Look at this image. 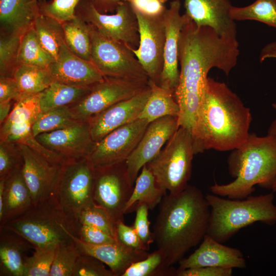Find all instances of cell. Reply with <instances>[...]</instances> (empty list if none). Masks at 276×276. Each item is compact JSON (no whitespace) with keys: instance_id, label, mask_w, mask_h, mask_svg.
I'll use <instances>...</instances> for the list:
<instances>
[{"instance_id":"6da1fadb","label":"cell","mask_w":276,"mask_h":276,"mask_svg":"<svg viewBox=\"0 0 276 276\" xmlns=\"http://www.w3.org/2000/svg\"><path fill=\"white\" fill-rule=\"evenodd\" d=\"M239 54L237 37L221 36L210 27L196 25L189 17L179 37V77L174 93L179 107V126L193 131L208 73L217 68L228 75L237 65Z\"/></svg>"},{"instance_id":"7a4b0ae2","label":"cell","mask_w":276,"mask_h":276,"mask_svg":"<svg viewBox=\"0 0 276 276\" xmlns=\"http://www.w3.org/2000/svg\"><path fill=\"white\" fill-rule=\"evenodd\" d=\"M251 121L250 109L240 97L225 83L208 77L192 132L195 154L239 147L250 133Z\"/></svg>"},{"instance_id":"3957f363","label":"cell","mask_w":276,"mask_h":276,"mask_svg":"<svg viewBox=\"0 0 276 276\" xmlns=\"http://www.w3.org/2000/svg\"><path fill=\"white\" fill-rule=\"evenodd\" d=\"M210 208L201 191L188 185L177 194H166L159 203L153 234L168 266L179 262L206 234Z\"/></svg>"},{"instance_id":"277c9868","label":"cell","mask_w":276,"mask_h":276,"mask_svg":"<svg viewBox=\"0 0 276 276\" xmlns=\"http://www.w3.org/2000/svg\"><path fill=\"white\" fill-rule=\"evenodd\" d=\"M227 165L235 179L211 186L209 189L213 194L242 199L254 192L256 185L271 189L276 181V135L259 136L250 133L241 145L232 150Z\"/></svg>"},{"instance_id":"5b68a950","label":"cell","mask_w":276,"mask_h":276,"mask_svg":"<svg viewBox=\"0 0 276 276\" xmlns=\"http://www.w3.org/2000/svg\"><path fill=\"white\" fill-rule=\"evenodd\" d=\"M80 224L60 208L54 195L33 205L19 216L0 227L20 235L34 249L73 241L78 237Z\"/></svg>"},{"instance_id":"8992f818","label":"cell","mask_w":276,"mask_h":276,"mask_svg":"<svg viewBox=\"0 0 276 276\" xmlns=\"http://www.w3.org/2000/svg\"><path fill=\"white\" fill-rule=\"evenodd\" d=\"M205 197L210 208L206 234L221 243L255 222L269 225L276 222L272 193L242 199H224L214 194Z\"/></svg>"},{"instance_id":"52a82bcc","label":"cell","mask_w":276,"mask_h":276,"mask_svg":"<svg viewBox=\"0 0 276 276\" xmlns=\"http://www.w3.org/2000/svg\"><path fill=\"white\" fill-rule=\"evenodd\" d=\"M194 155L192 132L179 126L165 147L146 166L160 188L177 194L189 185Z\"/></svg>"},{"instance_id":"ba28073f","label":"cell","mask_w":276,"mask_h":276,"mask_svg":"<svg viewBox=\"0 0 276 276\" xmlns=\"http://www.w3.org/2000/svg\"><path fill=\"white\" fill-rule=\"evenodd\" d=\"M95 169L87 157L67 159L64 164L54 196L66 214L76 218L94 200Z\"/></svg>"},{"instance_id":"9c48e42d","label":"cell","mask_w":276,"mask_h":276,"mask_svg":"<svg viewBox=\"0 0 276 276\" xmlns=\"http://www.w3.org/2000/svg\"><path fill=\"white\" fill-rule=\"evenodd\" d=\"M89 26L91 61L104 77L149 81L147 74L129 47L102 36Z\"/></svg>"},{"instance_id":"30bf717a","label":"cell","mask_w":276,"mask_h":276,"mask_svg":"<svg viewBox=\"0 0 276 276\" xmlns=\"http://www.w3.org/2000/svg\"><path fill=\"white\" fill-rule=\"evenodd\" d=\"M76 14L105 37L132 49L139 45L137 18L127 1L120 2L116 13L109 15L99 11L89 0H81L77 7Z\"/></svg>"},{"instance_id":"8fae6325","label":"cell","mask_w":276,"mask_h":276,"mask_svg":"<svg viewBox=\"0 0 276 276\" xmlns=\"http://www.w3.org/2000/svg\"><path fill=\"white\" fill-rule=\"evenodd\" d=\"M149 81L104 77L93 86L90 90L77 103L69 106L74 118L87 121L109 106L130 98L143 91Z\"/></svg>"},{"instance_id":"7c38bea8","label":"cell","mask_w":276,"mask_h":276,"mask_svg":"<svg viewBox=\"0 0 276 276\" xmlns=\"http://www.w3.org/2000/svg\"><path fill=\"white\" fill-rule=\"evenodd\" d=\"M126 162L95 169L94 200L116 223L123 220L125 206L133 190Z\"/></svg>"},{"instance_id":"4fadbf2b","label":"cell","mask_w":276,"mask_h":276,"mask_svg":"<svg viewBox=\"0 0 276 276\" xmlns=\"http://www.w3.org/2000/svg\"><path fill=\"white\" fill-rule=\"evenodd\" d=\"M150 123L139 118L109 133L95 143L87 158L94 169L126 161Z\"/></svg>"},{"instance_id":"5bb4252c","label":"cell","mask_w":276,"mask_h":276,"mask_svg":"<svg viewBox=\"0 0 276 276\" xmlns=\"http://www.w3.org/2000/svg\"><path fill=\"white\" fill-rule=\"evenodd\" d=\"M133 11L138 22L140 41L137 49L130 50L147 74L149 80L159 85L166 39L164 13L157 16H148Z\"/></svg>"},{"instance_id":"9a60e30c","label":"cell","mask_w":276,"mask_h":276,"mask_svg":"<svg viewBox=\"0 0 276 276\" xmlns=\"http://www.w3.org/2000/svg\"><path fill=\"white\" fill-rule=\"evenodd\" d=\"M16 144L23 160L21 172L33 204L54 196L64 164L49 160L25 144Z\"/></svg>"},{"instance_id":"2e32d148","label":"cell","mask_w":276,"mask_h":276,"mask_svg":"<svg viewBox=\"0 0 276 276\" xmlns=\"http://www.w3.org/2000/svg\"><path fill=\"white\" fill-rule=\"evenodd\" d=\"M179 128L178 117L166 116L150 122L136 146L126 161L133 184L143 167L154 158Z\"/></svg>"},{"instance_id":"e0dca14e","label":"cell","mask_w":276,"mask_h":276,"mask_svg":"<svg viewBox=\"0 0 276 276\" xmlns=\"http://www.w3.org/2000/svg\"><path fill=\"white\" fill-rule=\"evenodd\" d=\"M181 3L174 0L170 3L164 13L166 39L164 51V65L159 85L174 95L177 86L178 69V44L181 31L189 18L180 13Z\"/></svg>"},{"instance_id":"ac0fdd59","label":"cell","mask_w":276,"mask_h":276,"mask_svg":"<svg viewBox=\"0 0 276 276\" xmlns=\"http://www.w3.org/2000/svg\"><path fill=\"white\" fill-rule=\"evenodd\" d=\"M35 137L42 145L66 160L87 157L95 144L88 121H80L65 128L40 133Z\"/></svg>"},{"instance_id":"d6986e66","label":"cell","mask_w":276,"mask_h":276,"mask_svg":"<svg viewBox=\"0 0 276 276\" xmlns=\"http://www.w3.org/2000/svg\"><path fill=\"white\" fill-rule=\"evenodd\" d=\"M150 94L149 85L134 96L118 102L88 119L93 141L96 143L115 129L139 119Z\"/></svg>"},{"instance_id":"ffe728a7","label":"cell","mask_w":276,"mask_h":276,"mask_svg":"<svg viewBox=\"0 0 276 276\" xmlns=\"http://www.w3.org/2000/svg\"><path fill=\"white\" fill-rule=\"evenodd\" d=\"M48 68L54 81L74 86L92 87L104 79L91 61L73 54L64 42Z\"/></svg>"},{"instance_id":"44dd1931","label":"cell","mask_w":276,"mask_h":276,"mask_svg":"<svg viewBox=\"0 0 276 276\" xmlns=\"http://www.w3.org/2000/svg\"><path fill=\"white\" fill-rule=\"evenodd\" d=\"M205 266L244 268L246 263L240 249L225 246L206 234L199 247L179 262L178 269Z\"/></svg>"},{"instance_id":"7402d4cb","label":"cell","mask_w":276,"mask_h":276,"mask_svg":"<svg viewBox=\"0 0 276 276\" xmlns=\"http://www.w3.org/2000/svg\"><path fill=\"white\" fill-rule=\"evenodd\" d=\"M186 14L198 26H208L219 35L237 37L235 21L230 17L231 0H185Z\"/></svg>"},{"instance_id":"603a6c76","label":"cell","mask_w":276,"mask_h":276,"mask_svg":"<svg viewBox=\"0 0 276 276\" xmlns=\"http://www.w3.org/2000/svg\"><path fill=\"white\" fill-rule=\"evenodd\" d=\"M72 238L80 254L99 259L109 268L114 276H122L132 264L145 259L149 255L146 250L129 248L119 241L94 245L82 241L75 235Z\"/></svg>"},{"instance_id":"cb8c5ba5","label":"cell","mask_w":276,"mask_h":276,"mask_svg":"<svg viewBox=\"0 0 276 276\" xmlns=\"http://www.w3.org/2000/svg\"><path fill=\"white\" fill-rule=\"evenodd\" d=\"M21 168L0 178V225L21 215L33 204Z\"/></svg>"},{"instance_id":"d4e9b609","label":"cell","mask_w":276,"mask_h":276,"mask_svg":"<svg viewBox=\"0 0 276 276\" xmlns=\"http://www.w3.org/2000/svg\"><path fill=\"white\" fill-rule=\"evenodd\" d=\"M39 14L37 0H0L1 35L22 36Z\"/></svg>"},{"instance_id":"484cf974","label":"cell","mask_w":276,"mask_h":276,"mask_svg":"<svg viewBox=\"0 0 276 276\" xmlns=\"http://www.w3.org/2000/svg\"><path fill=\"white\" fill-rule=\"evenodd\" d=\"M32 244L16 233L0 227V275L23 276Z\"/></svg>"},{"instance_id":"4316f807","label":"cell","mask_w":276,"mask_h":276,"mask_svg":"<svg viewBox=\"0 0 276 276\" xmlns=\"http://www.w3.org/2000/svg\"><path fill=\"white\" fill-rule=\"evenodd\" d=\"M166 191L156 184L155 177L146 165L134 182L133 192L128 200L124 211V214L135 211L141 204H146L149 210H153L159 204Z\"/></svg>"},{"instance_id":"83f0119b","label":"cell","mask_w":276,"mask_h":276,"mask_svg":"<svg viewBox=\"0 0 276 276\" xmlns=\"http://www.w3.org/2000/svg\"><path fill=\"white\" fill-rule=\"evenodd\" d=\"M91 87H82L53 81L39 93L42 112L63 106H70L83 98Z\"/></svg>"},{"instance_id":"f1b7e54d","label":"cell","mask_w":276,"mask_h":276,"mask_svg":"<svg viewBox=\"0 0 276 276\" xmlns=\"http://www.w3.org/2000/svg\"><path fill=\"white\" fill-rule=\"evenodd\" d=\"M150 95L139 118L149 123L166 116H178L179 105L174 95L149 80Z\"/></svg>"},{"instance_id":"f546056e","label":"cell","mask_w":276,"mask_h":276,"mask_svg":"<svg viewBox=\"0 0 276 276\" xmlns=\"http://www.w3.org/2000/svg\"><path fill=\"white\" fill-rule=\"evenodd\" d=\"M62 25L64 43L68 49L80 58L91 61V43L89 25L77 15Z\"/></svg>"},{"instance_id":"4dcf8cb0","label":"cell","mask_w":276,"mask_h":276,"mask_svg":"<svg viewBox=\"0 0 276 276\" xmlns=\"http://www.w3.org/2000/svg\"><path fill=\"white\" fill-rule=\"evenodd\" d=\"M55 58L42 47L33 27L21 37L17 62L21 64L47 68Z\"/></svg>"},{"instance_id":"1f68e13d","label":"cell","mask_w":276,"mask_h":276,"mask_svg":"<svg viewBox=\"0 0 276 276\" xmlns=\"http://www.w3.org/2000/svg\"><path fill=\"white\" fill-rule=\"evenodd\" d=\"M13 78L21 95L39 93L54 81L48 67L25 64L17 66Z\"/></svg>"},{"instance_id":"d6a6232c","label":"cell","mask_w":276,"mask_h":276,"mask_svg":"<svg viewBox=\"0 0 276 276\" xmlns=\"http://www.w3.org/2000/svg\"><path fill=\"white\" fill-rule=\"evenodd\" d=\"M33 27L42 47L56 59L64 42L62 25L51 17L39 14Z\"/></svg>"},{"instance_id":"836d02e7","label":"cell","mask_w":276,"mask_h":276,"mask_svg":"<svg viewBox=\"0 0 276 276\" xmlns=\"http://www.w3.org/2000/svg\"><path fill=\"white\" fill-rule=\"evenodd\" d=\"M229 15L234 21L255 20L276 28V0H256L247 6H232Z\"/></svg>"},{"instance_id":"e575fe53","label":"cell","mask_w":276,"mask_h":276,"mask_svg":"<svg viewBox=\"0 0 276 276\" xmlns=\"http://www.w3.org/2000/svg\"><path fill=\"white\" fill-rule=\"evenodd\" d=\"M176 269L168 266L164 252L157 249L146 258L132 264L122 276H176Z\"/></svg>"},{"instance_id":"d590c367","label":"cell","mask_w":276,"mask_h":276,"mask_svg":"<svg viewBox=\"0 0 276 276\" xmlns=\"http://www.w3.org/2000/svg\"><path fill=\"white\" fill-rule=\"evenodd\" d=\"M39 93L21 95L20 98L15 102L9 116L1 125L0 136L3 135L13 124L35 122L41 112Z\"/></svg>"},{"instance_id":"8d00e7d4","label":"cell","mask_w":276,"mask_h":276,"mask_svg":"<svg viewBox=\"0 0 276 276\" xmlns=\"http://www.w3.org/2000/svg\"><path fill=\"white\" fill-rule=\"evenodd\" d=\"M79 121L73 116L69 106L53 108L40 113L33 124L32 133L35 137L42 133L68 127Z\"/></svg>"},{"instance_id":"74e56055","label":"cell","mask_w":276,"mask_h":276,"mask_svg":"<svg viewBox=\"0 0 276 276\" xmlns=\"http://www.w3.org/2000/svg\"><path fill=\"white\" fill-rule=\"evenodd\" d=\"M80 255L74 241L59 245L56 249L50 276H73Z\"/></svg>"},{"instance_id":"f35d334b","label":"cell","mask_w":276,"mask_h":276,"mask_svg":"<svg viewBox=\"0 0 276 276\" xmlns=\"http://www.w3.org/2000/svg\"><path fill=\"white\" fill-rule=\"evenodd\" d=\"M58 246L34 249L33 254L26 258L23 276H50Z\"/></svg>"},{"instance_id":"ab89813d","label":"cell","mask_w":276,"mask_h":276,"mask_svg":"<svg viewBox=\"0 0 276 276\" xmlns=\"http://www.w3.org/2000/svg\"><path fill=\"white\" fill-rule=\"evenodd\" d=\"M21 37L14 35H1V76L13 77L18 66L17 58Z\"/></svg>"},{"instance_id":"60d3db41","label":"cell","mask_w":276,"mask_h":276,"mask_svg":"<svg viewBox=\"0 0 276 276\" xmlns=\"http://www.w3.org/2000/svg\"><path fill=\"white\" fill-rule=\"evenodd\" d=\"M76 219L81 224L97 227L116 238V223L103 208L96 203L81 211Z\"/></svg>"},{"instance_id":"b9f144b4","label":"cell","mask_w":276,"mask_h":276,"mask_svg":"<svg viewBox=\"0 0 276 276\" xmlns=\"http://www.w3.org/2000/svg\"><path fill=\"white\" fill-rule=\"evenodd\" d=\"M81 0L39 1L40 14L51 17L61 24L74 18L77 7Z\"/></svg>"},{"instance_id":"7bdbcfd3","label":"cell","mask_w":276,"mask_h":276,"mask_svg":"<svg viewBox=\"0 0 276 276\" xmlns=\"http://www.w3.org/2000/svg\"><path fill=\"white\" fill-rule=\"evenodd\" d=\"M22 163L17 144L0 141V177H7L15 170L21 168Z\"/></svg>"},{"instance_id":"ee69618b","label":"cell","mask_w":276,"mask_h":276,"mask_svg":"<svg viewBox=\"0 0 276 276\" xmlns=\"http://www.w3.org/2000/svg\"><path fill=\"white\" fill-rule=\"evenodd\" d=\"M105 265L93 256L80 254L77 259L73 276H114Z\"/></svg>"},{"instance_id":"f6af8a7d","label":"cell","mask_w":276,"mask_h":276,"mask_svg":"<svg viewBox=\"0 0 276 276\" xmlns=\"http://www.w3.org/2000/svg\"><path fill=\"white\" fill-rule=\"evenodd\" d=\"M148 206L146 204L139 205L135 210V218L133 227L148 250L151 243L154 242L153 232L150 229V222L148 220Z\"/></svg>"},{"instance_id":"bcb514c9","label":"cell","mask_w":276,"mask_h":276,"mask_svg":"<svg viewBox=\"0 0 276 276\" xmlns=\"http://www.w3.org/2000/svg\"><path fill=\"white\" fill-rule=\"evenodd\" d=\"M116 238L126 247L134 250L147 251L133 226L126 225L123 220L116 223Z\"/></svg>"},{"instance_id":"7dc6e473","label":"cell","mask_w":276,"mask_h":276,"mask_svg":"<svg viewBox=\"0 0 276 276\" xmlns=\"http://www.w3.org/2000/svg\"><path fill=\"white\" fill-rule=\"evenodd\" d=\"M78 238L85 243L94 245L115 243L119 242L116 238L104 231L86 224H80Z\"/></svg>"},{"instance_id":"c3c4849f","label":"cell","mask_w":276,"mask_h":276,"mask_svg":"<svg viewBox=\"0 0 276 276\" xmlns=\"http://www.w3.org/2000/svg\"><path fill=\"white\" fill-rule=\"evenodd\" d=\"M133 10L148 16H157L163 14L166 9L159 0H129Z\"/></svg>"},{"instance_id":"681fc988","label":"cell","mask_w":276,"mask_h":276,"mask_svg":"<svg viewBox=\"0 0 276 276\" xmlns=\"http://www.w3.org/2000/svg\"><path fill=\"white\" fill-rule=\"evenodd\" d=\"M233 269L215 267H199L176 269V276H231Z\"/></svg>"},{"instance_id":"f907efd6","label":"cell","mask_w":276,"mask_h":276,"mask_svg":"<svg viewBox=\"0 0 276 276\" xmlns=\"http://www.w3.org/2000/svg\"><path fill=\"white\" fill-rule=\"evenodd\" d=\"M21 94L13 77H0V102L18 100Z\"/></svg>"},{"instance_id":"816d5d0a","label":"cell","mask_w":276,"mask_h":276,"mask_svg":"<svg viewBox=\"0 0 276 276\" xmlns=\"http://www.w3.org/2000/svg\"><path fill=\"white\" fill-rule=\"evenodd\" d=\"M100 12L105 13L116 10L120 2L129 0H89Z\"/></svg>"},{"instance_id":"f5cc1de1","label":"cell","mask_w":276,"mask_h":276,"mask_svg":"<svg viewBox=\"0 0 276 276\" xmlns=\"http://www.w3.org/2000/svg\"><path fill=\"white\" fill-rule=\"evenodd\" d=\"M276 58V41L268 43L261 50L260 54V61L263 62L267 58Z\"/></svg>"},{"instance_id":"db71d44e","label":"cell","mask_w":276,"mask_h":276,"mask_svg":"<svg viewBox=\"0 0 276 276\" xmlns=\"http://www.w3.org/2000/svg\"><path fill=\"white\" fill-rule=\"evenodd\" d=\"M15 101L9 100L0 102V124L2 125L9 116L11 107L13 106Z\"/></svg>"},{"instance_id":"11a10c76","label":"cell","mask_w":276,"mask_h":276,"mask_svg":"<svg viewBox=\"0 0 276 276\" xmlns=\"http://www.w3.org/2000/svg\"><path fill=\"white\" fill-rule=\"evenodd\" d=\"M272 106L276 111V103L272 104ZM267 134L276 135V118L271 122L267 131Z\"/></svg>"},{"instance_id":"9f6ffc18","label":"cell","mask_w":276,"mask_h":276,"mask_svg":"<svg viewBox=\"0 0 276 276\" xmlns=\"http://www.w3.org/2000/svg\"><path fill=\"white\" fill-rule=\"evenodd\" d=\"M271 190L272 191V192H276V181L274 182V183L273 185Z\"/></svg>"},{"instance_id":"6f0895ef","label":"cell","mask_w":276,"mask_h":276,"mask_svg":"<svg viewBox=\"0 0 276 276\" xmlns=\"http://www.w3.org/2000/svg\"><path fill=\"white\" fill-rule=\"evenodd\" d=\"M162 3H164L167 2L168 0H159Z\"/></svg>"}]
</instances>
